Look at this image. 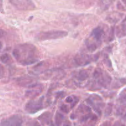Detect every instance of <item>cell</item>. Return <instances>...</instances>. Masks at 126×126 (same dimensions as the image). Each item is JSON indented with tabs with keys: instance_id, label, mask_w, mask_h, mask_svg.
<instances>
[{
	"instance_id": "cell-1",
	"label": "cell",
	"mask_w": 126,
	"mask_h": 126,
	"mask_svg": "<svg viewBox=\"0 0 126 126\" xmlns=\"http://www.w3.org/2000/svg\"><path fill=\"white\" fill-rule=\"evenodd\" d=\"M12 54L20 64L28 65L37 63L40 59V53L36 46L31 43H22L16 46Z\"/></svg>"
},
{
	"instance_id": "cell-2",
	"label": "cell",
	"mask_w": 126,
	"mask_h": 126,
	"mask_svg": "<svg viewBox=\"0 0 126 126\" xmlns=\"http://www.w3.org/2000/svg\"><path fill=\"white\" fill-rule=\"evenodd\" d=\"M105 36L104 28L98 26L91 32L89 37L85 41L86 48L89 51L94 52L102 44Z\"/></svg>"
},
{
	"instance_id": "cell-3",
	"label": "cell",
	"mask_w": 126,
	"mask_h": 126,
	"mask_svg": "<svg viewBox=\"0 0 126 126\" xmlns=\"http://www.w3.org/2000/svg\"><path fill=\"white\" fill-rule=\"evenodd\" d=\"M94 86L95 88H107L112 81L111 77L100 68L95 69L93 74Z\"/></svg>"
},
{
	"instance_id": "cell-4",
	"label": "cell",
	"mask_w": 126,
	"mask_h": 126,
	"mask_svg": "<svg viewBox=\"0 0 126 126\" xmlns=\"http://www.w3.org/2000/svg\"><path fill=\"white\" fill-rule=\"evenodd\" d=\"M68 35V32L64 30H52L42 32L38 34L37 38L39 41H46L63 38Z\"/></svg>"
},
{
	"instance_id": "cell-5",
	"label": "cell",
	"mask_w": 126,
	"mask_h": 126,
	"mask_svg": "<svg viewBox=\"0 0 126 126\" xmlns=\"http://www.w3.org/2000/svg\"><path fill=\"white\" fill-rule=\"evenodd\" d=\"M44 107V97L41 96L38 99H32L25 106V109L30 114L36 113Z\"/></svg>"
},
{
	"instance_id": "cell-6",
	"label": "cell",
	"mask_w": 126,
	"mask_h": 126,
	"mask_svg": "<svg viewBox=\"0 0 126 126\" xmlns=\"http://www.w3.org/2000/svg\"><path fill=\"white\" fill-rule=\"evenodd\" d=\"M10 3L20 11H32L35 9V4L32 0H9Z\"/></svg>"
},
{
	"instance_id": "cell-7",
	"label": "cell",
	"mask_w": 126,
	"mask_h": 126,
	"mask_svg": "<svg viewBox=\"0 0 126 126\" xmlns=\"http://www.w3.org/2000/svg\"><path fill=\"white\" fill-rule=\"evenodd\" d=\"M98 55L92 56L86 53H79L75 57V63L78 66H84L98 59Z\"/></svg>"
},
{
	"instance_id": "cell-8",
	"label": "cell",
	"mask_w": 126,
	"mask_h": 126,
	"mask_svg": "<svg viewBox=\"0 0 126 126\" xmlns=\"http://www.w3.org/2000/svg\"><path fill=\"white\" fill-rule=\"evenodd\" d=\"M89 105H91L94 108V111L99 114L100 115L102 113V107L103 106V100L102 98L96 95H93L88 98L87 100Z\"/></svg>"
},
{
	"instance_id": "cell-9",
	"label": "cell",
	"mask_w": 126,
	"mask_h": 126,
	"mask_svg": "<svg viewBox=\"0 0 126 126\" xmlns=\"http://www.w3.org/2000/svg\"><path fill=\"white\" fill-rule=\"evenodd\" d=\"M23 119L19 115H13L2 120L1 126H22Z\"/></svg>"
},
{
	"instance_id": "cell-10",
	"label": "cell",
	"mask_w": 126,
	"mask_h": 126,
	"mask_svg": "<svg viewBox=\"0 0 126 126\" xmlns=\"http://www.w3.org/2000/svg\"><path fill=\"white\" fill-rule=\"evenodd\" d=\"M43 90V86L41 84H34L32 86L28 87V90L26 91L25 96L30 98H35L38 96Z\"/></svg>"
},
{
	"instance_id": "cell-11",
	"label": "cell",
	"mask_w": 126,
	"mask_h": 126,
	"mask_svg": "<svg viewBox=\"0 0 126 126\" xmlns=\"http://www.w3.org/2000/svg\"><path fill=\"white\" fill-rule=\"evenodd\" d=\"M89 77V74L87 70H80L78 71L74 75V79L76 84H78V86H81V84L86 82ZM87 83V82H86Z\"/></svg>"
},
{
	"instance_id": "cell-12",
	"label": "cell",
	"mask_w": 126,
	"mask_h": 126,
	"mask_svg": "<svg viewBox=\"0 0 126 126\" xmlns=\"http://www.w3.org/2000/svg\"><path fill=\"white\" fill-rule=\"evenodd\" d=\"M116 33L119 38L126 37V17L117 27Z\"/></svg>"
},
{
	"instance_id": "cell-13",
	"label": "cell",
	"mask_w": 126,
	"mask_h": 126,
	"mask_svg": "<svg viewBox=\"0 0 126 126\" xmlns=\"http://www.w3.org/2000/svg\"><path fill=\"white\" fill-rule=\"evenodd\" d=\"M34 82V79H32L30 77H20L17 80V83L19 84L20 86H32L35 83Z\"/></svg>"
},
{
	"instance_id": "cell-14",
	"label": "cell",
	"mask_w": 126,
	"mask_h": 126,
	"mask_svg": "<svg viewBox=\"0 0 126 126\" xmlns=\"http://www.w3.org/2000/svg\"><path fill=\"white\" fill-rule=\"evenodd\" d=\"M39 119L44 124L49 126H54V124L53 123L52 120V116L50 113L48 112L42 114L39 117Z\"/></svg>"
},
{
	"instance_id": "cell-15",
	"label": "cell",
	"mask_w": 126,
	"mask_h": 126,
	"mask_svg": "<svg viewBox=\"0 0 126 126\" xmlns=\"http://www.w3.org/2000/svg\"><path fill=\"white\" fill-rule=\"evenodd\" d=\"M78 101V98L76 97V96H73V95L68 96V97L66 98V99H65V102L67 103L70 104V107H71V109L77 104Z\"/></svg>"
},
{
	"instance_id": "cell-16",
	"label": "cell",
	"mask_w": 126,
	"mask_h": 126,
	"mask_svg": "<svg viewBox=\"0 0 126 126\" xmlns=\"http://www.w3.org/2000/svg\"><path fill=\"white\" fill-rule=\"evenodd\" d=\"M65 117L60 112H57L55 116V124L57 126H61L65 121Z\"/></svg>"
},
{
	"instance_id": "cell-17",
	"label": "cell",
	"mask_w": 126,
	"mask_h": 126,
	"mask_svg": "<svg viewBox=\"0 0 126 126\" xmlns=\"http://www.w3.org/2000/svg\"><path fill=\"white\" fill-rule=\"evenodd\" d=\"M11 56L9 55L7 53H4V54H2L1 56V61L3 63H9L11 61Z\"/></svg>"
},
{
	"instance_id": "cell-18",
	"label": "cell",
	"mask_w": 126,
	"mask_h": 126,
	"mask_svg": "<svg viewBox=\"0 0 126 126\" xmlns=\"http://www.w3.org/2000/svg\"><path fill=\"white\" fill-rule=\"evenodd\" d=\"M61 126H71V124L68 120H65L62 124L61 125Z\"/></svg>"
},
{
	"instance_id": "cell-19",
	"label": "cell",
	"mask_w": 126,
	"mask_h": 126,
	"mask_svg": "<svg viewBox=\"0 0 126 126\" xmlns=\"http://www.w3.org/2000/svg\"><path fill=\"white\" fill-rule=\"evenodd\" d=\"M28 126H39V124L37 122H33V123L28 125Z\"/></svg>"
},
{
	"instance_id": "cell-20",
	"label": "cell",
	"mask_w": 126,
	"mask_h": 126,
	"mask_svg": "<svg viewBox=\"0 0 126 126\" xmlns=\"http://www.w3.org/2000/svg\"><path fill=\"white\" fill-rule=\"evenodd\" d=\"M121 1H123V2L124 4L126 5V0H121Z\"/></svg>"
},
{
	"instance_id": "cell-21",
	"label": "cell",
	"mask_w": 126,
	"mask_h": 126,
	"mask_svg": "<svg viewBox=\"0 0 126 126\" xmlns=\"http://www.w3.org/2000/svg\"><path fill=\"white\" fill-rule=\"evenodd\" d=\"M124 126V125H123V126Z\"/></svg>"
}]
</instances>
